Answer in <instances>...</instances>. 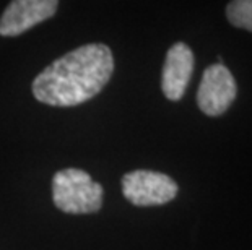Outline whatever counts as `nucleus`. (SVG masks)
<instances>
[{"label": "nucleus", "instance_id": "1", "mask_svg": "<svg viewBox=\"0 0 252 250\" xmlns=\"http://www.w3.org/2000/svg\"><path fill=\"white\" fill-rule=\"evenodd\" d=\"M114 72L111 49L101 42L80 46L47 65L33 82L39 103L72 108L94 98Z\"/></svg>", "mask_w": 252, "mask_h": 250}, {"label": "nucleus", "instance_id": "2", "mask_svg": "<svg viewBox=\"0 0 252 250\" xmlns=\"http://www.w3.org/2000/svg\"><path fill=\"white\" fill-rule=\"evenodd\" d=\"M103 187L88 172L67 167L52 179V200L59 210L68 215H88L103 206Z\"/></svg>", "mask_w": 252, "mask_h": 250}, {"label": "nucleus", "instance_id": "3", "mask_svg": "<svg viewBox=\"0 0 252 250\" xmlns=\"http://www.w3.org/2000/svg\"><path fill=\"white\" fill-rule=\"evenodd\" d=\"M178 184L163 172L140 169L122 177V194L135 206L164 205L178 195Z\"/></svg>", "mask_w": 252, "mask_h": 250}, {"label": "nucleus", "instance_id": "4", "mask_svg": "<svg viewBox=\"0 0 252 250\" xmlns=\"http://www.w3.org/2000/svg\"><path fill=\"white\" fill-rule=\"evenodd\" d=\"M238 84L233 73L221 62L207 67L197 91V104L203 114L218 117L234 103Z\"/></svg>", "mask_w": 252, "mask_h": 250}, {"label": "nucleus", "instance_id": "5", "mask_svg": "<svg viewBox=\"0 0 252 250\" xmlns=\"http://www.w3.org/2000/svg\"><path fill=\"white\" fill-rule=\"evenodd\" d=\"M56 0H15L8 3L0 18V36H20L56 13Z\"/></svg>", "mask_w": 252, "mask_h": 250}, {"label": "nucleus", "instance_id": "6", "mask_svg": "<svg viewBox=\"0 0 252 250\" xmlns=\"http://www.w3.org/2000/svg\"><path fill=\"white\" fill-rule=\"evenodd\" d=\"M194 52L184 42H176L169 47L164 58L161 88L169 101H179L186 93L194 72Z\"/></svg>", "mask_w": 252, "mask_h": 250}, {"label": "nucleus", "instance_id": "7", "mask_svg": "<svg viewBox=\"0 0 252 250\" xmlns=\"http://www.w3.org/2000/svg\"><path fill=\"white\" fill-rule=\"evenodd\" d=\"M228 21L236 28L252 33V0H234L226 7Z\"/></svg>", "mask_w": 252, "mask_h": 250}]
</instances>
